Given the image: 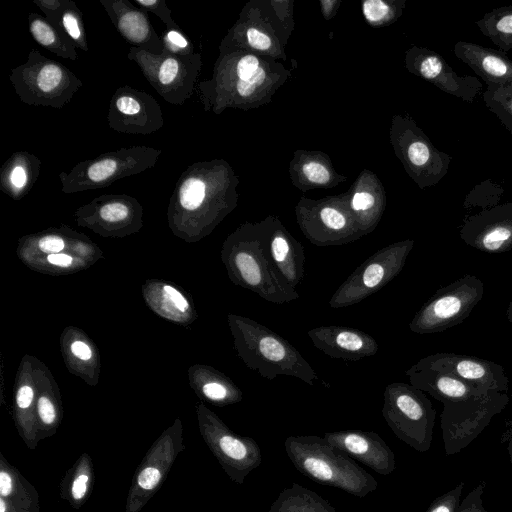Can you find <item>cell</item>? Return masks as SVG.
Instances as JSON below:
<instances>
[{
    "label": "cell",
    "mask_w": 512,
    "mask_h": 512,
    "mask_svg": "<svg viewBox=\"0 0 512 512\" xmlns=\"http://www.w3.org/2000/svg\"><path fill=\"white\" fill-rule=\"evenodd\" d=\"M29 31L33 39L43 48L61 58L77 60L76 46L60 28L52 25L38 13L28 16Z\"/></svg>",
    "instance_id": "83f0119b"
},
{
    "label": "cell",
    "mask_w": 512,
    "mask_h": 512,
    "mask_svg": "<svg viewBox=\"0 0 512 512\" xmlns=\"http://www.w3.org/2000/svg\"><path fill=\"white\" fill-rule=\"evenodd\" d=\"M508 403L507 393L490 390L467 401L443 404L440 427L446 456L467 448Z\"/></svg>",
    "instance_id": "30bf717a"
},
{
    "label": "cell",
    "mask_w": 512,
    "mask_h": 512,
    "mask_svg": "<svg viewBox=\"0 0 512 512\" xmlns=\"http://www.w3.org/2000/svg\"><path fill=\"white\" fill-rule=\"evenodd\" d=\"M41 172V160L27 151H17L4 162L0 171V188L19 199L34 186Z\"/></svg>",
    "instance_id": "603a6c76"
},
{
    "label": "cell",
    "mask_w": 512,
    "mask_h": 512,
    "mask_svg": "<svg viewBox=\"0 0 512 512\" xmlns=\"http://www.w3.org/2000/svg\"><path fill=\"white\" fill-rule=\"evenodd\" d=\"M267 512H337L323 497L297 483L280 492Z\"/></svg>",
    "instance_id": "f1b7e54d"
},
{
    "label": "cell",
    "mask_w": 512,
    "mask_h": 512,
    "mask_svg": "<svg viewBox=\"0 0 512 512\" xmlns=\"http://www.w3.org/2000/svg\"><path fill=\"white\" fill-rule=\"evenodd\" d=\"M38 247L45 253H58L65 247L64 240L57 235H47L39 240Z\"/></svg>",
    "instance_id": "60d3db41"
},
{
    "label": "cell",
    "mask_w": 512,
    "mask_h": 512,
    "mask_svg": "<svg viewBox=\"0 0 512 512\" xmlns=\"http://www.w3.org/2000/svg\"><path fill=\"white\" fill-rule=\"evenodd\" d=\"M259 61L253 55L242 56L236 65V75L239 80H249L259 68Z\"/></svg>",
    "instance_id": "f35d334b"
},
{
    "label": "cell",
    "mask_w": 512,
    "mask_h": 512,
    "mask_svg": "<svg viewBox=\"0 0 512 512\" xmlns=\"http://www.w3.org/2000/svg\"><path fill=\"white\" fill-rule=\"evenodd\" d=\"M247 40L252 47L259 50H266L271 46V39L255 28L247 30Z\"/></svg>",
    "instance_id": "7bdbcfd3"
},
{
    "label": "cell",
    "mask_w": 512,
    "mask_h": 512,
    "mask_svg": "<svg viewBox=\"0 0 512 512\" xmlns=\"http://www.w3.org/2000/svg\"><path fill=\"white\" fill-rule=\"evenodd\" d=\"M9 80L27 105L61 109L82 87V80L61 62L32 49L24 63L13 68Z\"/></svg>",
    "instance_id": "277c9868"
},
{
    "label": "cell",
    "mask_w": 512,
    "mask_h": 512,
    "mask_svg": "<svg viewBox=\"0 0 512 512\" xmlns=\"http://www.w3.org/2000/svg\"><path fill=\"white\" fill-rule=\"evenodd\" d=\"M199 428L207 447L233 482L243 484L246 476L260 466L262 455L257 442L233 432L207 409L199 411Z\"/></svg>",
    "instance_id": "8fae6325"
},
{
    "label": "cell",
    "mask_w": 512,
    "mask_h": 512,
    "mask_svg": "<svg viewBox=\"0 0 512 512\" xmlns=\"http://www.w3.org/2000/svg\"><path fill=\"white\" fill-rule=\"evenodd\" d=\"M107 122L112 130L129 135H150L164 126L157 100L128 85L118 87L111 96Z\"/></svg>",
    "instance_id": "4fadbf2b"
},
{
    "label": "cell",
    "mask_w": 512,
    "mask_h": 512,
    "mask_svg": "<svg viewBox=\"0 0 512 512\" xmlns=\"http://www.w3.org/2000/svg\"><path fill=\"white\" fill-rule=\"evenodd\" d=\"M0 497L14 506L40 512L36 488L0 452Z\"/></svg>",
    "instance_id": "484cf974"
},
{
    "label": "cell",
    "mask_w": 512,
    "mask_h": 512,
    "mask_svg": "<svg viewBox=\"0 0 512 512\" xmlns=\"http://www.w3.org/2000/svg\"><path fill=\"white\" fill-rule=\"evenodd\" d=\"M163 50L176 55H191L193 53V45L184 35L180 28L165 29L162 36Z\"/></svg>",
    "instance_id": "d6a6232c"
},
{
    "label": "cell",
    "mask_w": 512,
    "mask_h": 512,
    "mask_svg": "<svg viewBox=\"0 0 512 512\" xmlns=\"http://www.w3.org/2000/svg\"><path fill=\"white\" fill-rule=\"evenodd\" d=\"M162 150L137 145L105 152L94 159L77 163L68 172H61L62 192L76 193L105 188L117 180L140 174L157 163Z\"/></svg>",
    "instance_id": "5b68a950"
},
{
    "label": "cell",
    "mask_w": 512,
    "mask_h": 512,
    "mask_svg": "<svg viewBox=\"0 0 512 512\" xmlns=\"http://www.w3.org/2000/svg\"><path fill=\"white\" fill-rule=\"evenodd\" d=\"M71 351L77 358L81 360H88L92 356V352L89 346L80 340H76L72 343Z\"/></svg>",
    "instance_id": "ee69618b"
},
{
    "label": "cell",
    "mask_w": 512,
    "mask_h": 512,
    "mask_svg": "<svg viewBox=\"0 0 512 512\" xmlns=\"http://www.w3.org/2000/svg\"><path fill=\"white\" fill-rule=\"evenodd\" d=\"M0 512H33L31 510L14 506L0 497Z\"/></svg>",
    "instance_id": "c3c4849f"
},
{
    "label": "cell",
    "mask_w": 512,
    "mask_h": 512,
    "mask_svg": "<svg viewBox=\"0 0 512 512\" xmlns=\"http://www.w3.org/2000/svg\"><path fill=\"white\" fill-rule=\"evenodd\" d=\"M224 254L230 278L235 284L274 304L300 298L274 265L265 245L263 229L238 231L230 237Z\"/></svg>",
    "instance_id": "3957f363"
},
{
    "label": "cell",
    "mask_w": 512,
    "mask_h": 512,
    "mask_svg": "<svg viewBox=\"0 0 512 512\" xmlns=\"http://www.w3.org/2000/svg\"><path fill=\"white\" fill-rule=\"evenodd\" d=\"M486 482L480 481L460 502L456 512H489L483 505Z\"/></svg>",
    "instance_id": "d590c367"
},
{
    "label": "cell",
    "mask_w": 512,
    "mask_h": 512,
    "mask_svg": "<svg viewBox=\"0 0 512 512\" xmlns=\"http://www.w3.org/2000/svg\"><path fill=\"white\" fill-rule=\"evenodd\" d=\"M414 62L417 73L445 93L472 104L483 85L479 78L459 76L439 54L428 49L419 50Z\"/></svg>",
    "instance_id": "d6986e66"
},
{
    "label": "cell",
    "mask_w": 512,
    "mask_h": 512,
    "mask_svg": "<svg viewBox=\"0 0 512 512\" xmlns=\"http://www.w3.org/2000/svg\"><path fill=\"white\" fill-rule=\"evenodd\" d=\"M229 323L239 357L261 377L290 376L311 386L319 380L302 354L275 331L245 316L230 315Z\"/></svg>",
    "instance_id": "6da1fadb"
},
{
    "label": "cell",
    "mask_w": 512,
    "mask_h": 512,
    "mask_svg": "<svg viewBox=\"0 0 512 512\" xmlns=\"http://www.w3.org/2000/svg\"><path fill=\"white\" fill-rule=\"evenodd\" d=\"M324 438L336 449L378 474L389 475L396 468L395 454L373 431L354 429L326 432Z\"/></svg>",
    "instance_id": "2e32d148"
},
{
    "label": "cell",
    "mask_w": 512,
    "mask_h": 512,
    "mask_svg": "<svg viewBox=\"0 0 512 512\" xmlns=\"http://www.w3.org/2000/svg\"><path fill=\"white\" fill-rule=\"evenodd\" d=\"M436 414L425 392L410 383L393 382L385 387L383 418L392 432L414 450L430 449Z\"/></svg>",
    "instance_id": "8992f818"
},
{
    "label": "cell",
    "mask_w": 512,
    "mask_h": 512,
    "mask_svg": "<svg viewBox=\"0 0 512 512\" xmlns=\"http://www.w3.org/2000/svg\"><path fill=\"white\" fill-rule=\"evenodd\" d=\"M460 238L470 247L485 253H504L512 249V202L482 209L465 218Z\"/></svg>",
    "instance_id": "9a60e30c"
},
{
    "label": "cell",
    "mask_w": 512,
    "mask_h": 512,
    "mask_svg": "<svg viewBox=\"0 0 512 512\" xmlns=\"http://www.w3.org/2000/svg\"><path fill=\"white\" fill-rule=\"evenodd\" d=\"M100 4L118 33L131 47L155 55L162 54V38L151 24L148 13L129 0H100Z\"/></svg>",
    "instance_id": "ac0fdd59"
},
{
    "label": "cell",
    "mask_w": 512,
    "mask_h": 512,
    "mask_svg": "<svg viewBox=\"0 0 512 512\" xmlns=\"http://www.w3.org/2000/svg\"><path fill=\"white\" fill-rule=\"evenodd\" d=\"M483 294V282L474 275H464L438 289L414 315L409 329L416 334H433L454 327L471 314Z\"/></svg>",
    "instance_id": "52a82bcc"
},
{
    "label": "cell",
    "mask_w": 512,
    "mask_h": 512,
    "mask_svg": "<svg viewBox=\"0 0 512 512\" xmlns=\"http://www.w3.org/2000/svg\"><path fill=\"white\" fill-rule=\"evenodd\" d=\"M164 296L181 312L189 308L186 298L174 287L170 285L163 286Z\"/></svg>",
    "instance_id": "b9f144b4"
},
{
    "label": "cell",
    "mask_w": 512,
    "mask_h": 512,
    "mask_svg": "<svg viewBox=\"0 0 512 512\" xmlns=\"http://www.w3.org/2000/svg\"><path fill=\"white\" fill-rule=\"evenodd\" d=\"M503 189L491 181L476 186L466 197L465 206H482L483 209L496 206Z\"/></svg>",
    "instance_id": "1f68e13d"
},
{
    "label": "cell",
    "mask_w": 512,
    "mask_h": 512,
    "mask_svg": "<svg viewBox=\"0 0 512 512\" xmlns=\"http://www.w3.org/2000/svg\"><path fill=\"white\" fill-rule=\"evenodd\" d=\"M256 85L249 80H238L236 90L240 96H250L255 91Z\"/></svg>",
    "instance_id": "7dc6e473"
},
{
    "label": "cell",
    "mask_w": 512,
    "mask_h": 512,
    "mask_svg": "<svg viewBox=\"0 0 512 512\" xmlns=\"http://www.w3.org/2000/svg\"><path fill=\"white\" fill-rule=\"evenodd\" d=\"M506 317H507L508 321L512 324V297L510 299V302H509L507 310H506Z\"/></svg>",
    "instance_id": "f907efd6"
},
{
    "label": "cell",
    "mask_w": 512,
    "mask_h": 512,
    "mask_svg": "<svg viewBox=\"0 0 512 512\" xmlns=\"http://www.w3.org/2000/svg\"><path fill=\"white\" fill-rule=\"evenodd\" d=\"M307 334L315 348L335 359L358 361L374 356L379 349L371 335L349 326L322 325Z\"/></svg>",
    "instance_id": "e0dca14e"
},
{
    "label": "cell",
    "mask_w": 512,
    "mask_h": 512,
    "mask_svg": "<svg viewBox=\"0 0 512 512\" xmlns=\"http://www.w3.org/2000/svg\"><path fill=\"white\" fill-rule=\"evenodd\" d=\"M454 54L488 85L512 87V60L501 50L458 41Z\"/></svg>",
    "instance_id": "ffe728a7"
},
{
    "label": "cell",
    "mask_w": 512,
    "mask_h": 512,
    "mask_svg": "<svg viewBox=\"0 0 512 512\" xmlns=\"http://www.w3.org/2000/svg\"><path fill=\"white\" fill-rule=\"evenodd\" d=\"M185 450L182 427L165 430L150 446L133 475L125 512H140L158 492L178 455Z\"/></svg>",
    "instance_id": "7c38bea8"
},
{
    "label": "cell",
    "mask_w": 512,
    "mask_h": 512,
    "mask_svg": "<svg viewBox=\"0 0 512 512\" xmlns=\"http://www.w3.org/2000/svg\"><path fill=\"white\" fill-rule=\"evenodd\" d=\"M405 374L411 385L428 393L442 404L467 401L490 391L441 371L410 367Z\"/></svg>",
    "instance_id": "44dd1931"
},
{
    "label": "cell",
    "mask_w": 512,
    "mask_h": 512,
    "mask_svg": "<svg viewBox=\"0 0 512 512\" xmlns=\"http://www.w3.org/2000/svg\"><path fill=\"white\" fill-rule=\"evenodd\" d=\"M375 206V197L369 192H357L354 194L351 207L355 212H367Z\"/></svg>",
    "instance_id": "ab89813d"
},
{
    "label": "cell",
    "mask_w": 512,
    "mask_h": 512,
    "mask_svg": "<svg viewBox=\"0 0 512 512\" xmlns=\"http://www.w3.org/2000/svg\"><path fill=\"white\" fill-rule=\"evenodd\" d=\"M390 7L381 0H367L363 3V13L370 22H378L389 13Z\"/></svg>",
    "instance_id": "8d00e7d4"
},
{
    "label": "cell",
    "mask_w": 512,
    "mask_h": 512,
    "mask_svg": "<svg viewBox=\"0 0 512 512\" xmlns=\"http://www.w3.org/2000/svg\"><path fill=\"white\" fill-rule=\"evenodd\" d=\"M33 3L43 12L45 19L62 29L73 41L76 48L89 50L83 13L71 0H34Z\"/></svg>",
    "instance_id": "cb8c5ba5"
},
{
    "label": "cell",
    "mask_w": 512,
    "mask_h": 512,
    "mask_svg": "<svg viewBox=\"0 0 512 512\" xmlns=\"http://www.w3.org/2000/svg\"><path fill=\"white\" fill-rule=\"evenodd\" d=\"M501 443L506 444L508 457L512 464V419H509L505 423V429L501 435Z\"/></svg>",
    "instance_id": "f6af8a7d"
},
{
    "label": "cell",
    "mask_w": 512,
    "mask_h": 512,
    "mask_svg": "<svg viewBox=\"0 0 512 512\" xmlns=\"http://www.w3.org/2000/svg\"><path fill=\"white\" fill-rule=\"evenodd\" d=\"M303 173L306 178L316 184L328 182L330 174L325 166L318 162H309L303 166Z\"/></svg>",
    "instance_id": "74e56055"
},
{
    "label": "cell",
    "mask_w": 512,
    "mask_h": 512,
    "mask_svg": "<svg viewBox=\"0 0 512 512\" xmlns=\"http://www.w3.org/2000/svg\"><path fill=\"white\" fill-rule=\"evenodd\" d=\"M47 261L55 266L68 267L72 264L73 258L64 253H53L47 256Z\"/></svg>",
    "instance_id": "bcb514c9"
},
{
    "label": "cell",
    "mask_w": 512,
    "mask_h": 512,
    "mask_svg": "<svg viewBox=\"0 0 512 512\" xmlns=\"http://www.w3.org/2000/svg\"><path fill=\"white\" fill-rule=\"evenodd\" d=\"M140 211L138 201L126 194L101 195L79 210L82 214H91L95 220L110 225L130 222Z\"/></svg>",
    "instance_id": "4316f807"
},
{
    "label": "cell",
    "mask_w": 512,
    "mask_h": 512,
    "mask_svg": "<svg viewBox=\"0 0 512 512\" xmlns=\"http://www.w3.org/2000/svg\"><path fill=\"white\" fill-rule=\"evenodd\" d=\"M127 58L136 63L152 88L169 104L182 105L191 98L199 73V54L176 55L166 50L155 55L130 47Z\"/></svg>",
    "instance_id": "ba28073f"
},
{
    "label": "cell",
    "mask_w": 512,
    "mask_h": 512,
    "mask_svg": "<svg viewBox=\"0 0 512 512\" xmlns=\"http://www.w3.org/2000/svg\"><path fill=\"white\" fill-rule=\"evenodd\" d=\"M482 98L485 106L512 134V87L488 85Z\"/></svg>",
    "instance_id": "4dcf8cb0"
},
{
    "label": "cell",
    "mask_w": 512,
    "mask_h": 512,
    "mask_svg": "<svg viewBox=\"0 0 512 512\" xmlns=\"http://www.w3.org/2000/svg\"><path fill=\"white\" fill-rule=\"evenodd\" d=\"M475 23L499 50L506 53L512 49V6L494 8Z\"/></svg>",
    "instance_id": "f546056e"
},
{
    "label": "cell",
    "mask_w": 512,
    "mask_h": 512,
    "mask_svg": "<svg viewBox=\"0 0 512 512\" xmlns=\"http://www.w3.org/2000/svg\"><path fill=\"white\" fill-rule=\"evenodd\" d=\"M284 448L294 467L321 485L344 490L359 498L378 487L372 475L324 437L289 436L284 441Z\"/></svg>",
    "instance_id": "7a4b0ae2"
},
{
    "label": "cell",
    "mask_w": 512,
    "mask_h": 512,
    "mask_svg": "<svg viewBox=\"0 0 512 512\" xmlns=\"http://www.w3.org/2000/svg\"><path fill=\"white\" fill-rule=\"evenodd\" d=\"M264 241L269 255L285 281L296 288L304 277V248L285 229L273 227L263 229Z\"/></svg>",
    "instance_id": "7402d4cb"
},
{
    "label": "cell",
    "mask_w": 512,
    "mask_h": 512,
    "mask_svg": "<svg viewBox=\"0 0 512 512\" xmlns=\"http://www.w3.org/2000/svg\"><path fill=\"white\" fill-rule=\"evenodd\" d=\"M265 79V71L263 68L259 67L256 72L251 76L249 81L253 83L254 85H261L264 82Z\"/></svg>",
    "instance_id": "681fc988"
},
{
    "label": "cell",
    "mask_w": 512,
    "mask_h": 512,
    "mask_svg": "<svg viewBox=\"0 0 512 512\" xmlns=\"http://www.w3.org/2000/svg\"><path fill=\"white\" fill-rule=\"evenodd\" d=\"M413 240L389 244L367 258L338 287L329 300L331 308L355 305L378 292L404 268Z\"/></svg>",
    "instance_id": "9c48e42d"
},
{
    "label": "cell",
    "mask_w": 512,
    "mask_h": 512,
    "mask_svg": "<svg viewBox=\"0 0 512 512\" xmlns=\"http://www.w3.org/2000/svg\"><path fill=\"white\" fill-rule=\"evenodd\" d=\"M449 373L485 390L507 393L509 379L502 365L476 356L441 352L421 358L411 366Z\"/></svg>",
    "instance_id": "5bb4252c"
},
{
    "label": "cell",
    "mask_w": 512,
    "mask_h": 512,
    "mask_svg": "<svg viewBox=\"0 0 512 512\" xmlns=\"http://www.w3.org/2000/svg\"><path fill=\"white\" fill-rule=\"evenodd\" d=\"M464 486L463 481L459 482L455 487L433 500L425 512H456L461 502Z\"/></svg>",
    "instance_id": "836d02e7"
},
{
    "label": "cell",
    "mask_w": 512,
    "mask_h": 512,
    "mask_svg": "<svg viewBox=\"0 0 512 512\" xmlns=\"http://www.w3.org/2000/svg\"><path fill=\"white\" fill-rule=\"evenodd\" d=\"M136 5L144 12L153 13L160 18L166 29L180 28L173 20L171 9L167 6L165 0H135Z\"/></svg>",
    "instance_id": "e575fe53"
},
{
    "label": "cell",
    "mask_w": 512,
    "mask_h": 512,
    "mask_svg": "<svg viewBox=\"0 0 512 512\" xmlns=\"http://www.w3.org/2000/svg\"><path fill=\"white\" fill-rule=\"evenodd\" d=\"M94 479L92 458L88 453H82L61 479L59 484L61 499L72 508L80 509L91 495Z\"/></svg>",
    "instance_id": "d4e9b609"
}]
</instances>
